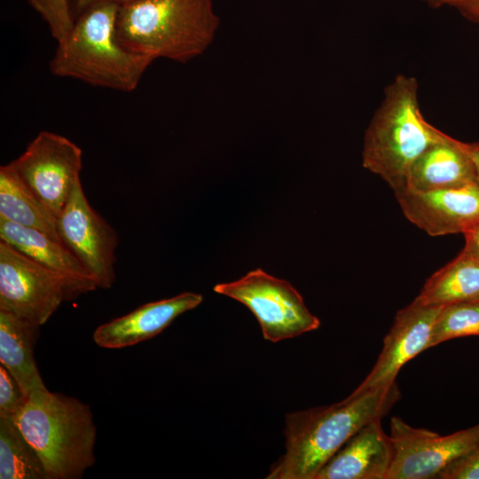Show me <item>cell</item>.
<instances>
[{"instance_id":"5bb4252c","label":"cell","mask_w":479,"mask_h":479,"mask_svg":"<svg viewBox=\"0 0 479 479\" xmlns=\"http://www.w3.org/2000/svg\"><path fill=\"white\" fill-rule=\"evenodd\" d=\"M394 455L389 436L376 419L355 433L320 468L315 479H387Z\"/></svg>"},{"instance_id":"f1b7e54d","label":"cell","mask_w":479,"mask_h":479,"mask_svg":"<svg viewBox=\"0 0 479 479\" xmlns=\"http://www.w3.org/2000/svg\"><path fill=\"white\" fill-rule=\"evenodd\" d=\"M431 8H440L444 6L453 7L457 0H420Z\"/></svg>"},{"instance_id":"7402d4cb","label":"cell","mask_w":479,"mask_h":479,"mask_svg":"<svg viewBox=\"0 0 479 479\" xmlns=\"http://www.w3.org/2000/svg\"><path fill=\"white\" fill-rule=\"evenodd\" d=\"M28 3L47 23L57 43L69 34L75 20L70 12L68 0H28Z\"/></svg>"},{"instance_id":"30bf717a","label":"cell","mask_w":479,"mask_h":479,"mask_svg":"<svg viewBox=\"0 0 479 479\" xmlns=\"http://www.w3.org/2000/svg\"><path fill=\"white\" fill-rule=\"evenodd\" d=\"M60 242L67 247L93 278L98 287L108 289L115 279L114 263L118 235L90 206L81 179L57 217Z\"/></svg>"},{"instance_id":"4fadbf2b","label":"cell","mask_w":479,"mask_h":479,"mask_svg":"<svg viewBox=\"0 0 479 479\" xmlns=\"http://www.w3.org/2000/svg\"><path fill=\"white\" fill-rule=\"evenodd\" d=\"M202 300L200 294L184 292L171 298L145 303L98 326L93 340L105 349L133 346L161 334L179 315L196 308Z\"/></svg>"},{"instance_id":"cb8c5ba5","label":"cell","mask_w":479,"mask_h":479,"mask_svg":"<svg viewBox=\"0 0 479 479\" xmlns=\"http://www.w3.org/2000/svg\"><path fill=\"white\" fill-rule=\"evenodd\" d=\"M437 479H479V444L449 464Z\"/></svg>"},{"instance_id":"44dd1931","label":"cell","mask_w":479,"mask_h":479,"mask_svg":"<svg viewBox=\"0 0 479 479\" xmlns=\"http://www.w3.org/2000/svg\"><path fill=\"white\" fill-rule=\"evenodd\" d=\"M471 335H479V300L442 307L432 328L428 348Z\"/></svg>"},{"instance_id":"d4e9b609","label":"cell","mask_w":479,"mask_h":479,"mask_svg":"<svg viewBox=\"0 0 479 479\" xmlns=\"http://www.w3.org/2000/svg\"><path fill=\"white\" fill-rule=\"evenodd\" d=\"M463 234L465 235V246L461 252L479 263V224Z\"/></svg>"},{"instance_id":"7a4b0ae2","label":"cell","mask_w":479,"mask_h":479,"mask_svg":"<svg viewBox=\"0 0 479 479\" xmlns=\"http://www.w3.org/2000/svg\"><path fill=\"white\" fill-rule=\"evenodd\" d=\"M119 8L116 3L101 2L82 10L69 34L58 43L49 65L51 74L92 86L133 91L153 60L130 51L118 40Z\"/></svg>"},{"instance_id":"8992f818","label":"cell","mask_w":479,"mask_h":479,"mask_svg":"<svg viewBox=\"0 0 479 479\" xmlns=\"http://www.w3.org/2000/svg\"><path fill=\"white\" fill-rule=\"evenodd\" d=\"M96 288L53 271L0 240V310L42 326L63 302Z\"/></svg>"},{"instance_id":"2e32d148","label":"cell","mask_w":479,"mask_h":479,"mask_svg":"<svg viewBox=\"0 0 479 479\" xmlns=\"http://www.w3.org/2000/svg\"><path fill=\"white\" fill-rule=\"evenodd\" d=\"M38 325L13 313L0 310V363L28 397L47 389L34 357Z\"/></svg>"},{"instance_id":"3957f363","label":"cell","mask_w":479,"mask_h":479,"mask_svg":"<svg viewBox=\"0 0 479 479\" xmlns=\"http://www.w3.org/2000/svg\"><path fill=\"white\" fill-rule=\"evenodd\" d=\"M444 135L421 114L417 79L397 75L385 87L365 130L363 167L383 179L394 192L402 191L408 186L415 161Z\"/></svg>"},{"instance_id":"ac0fdd59","label":"cell","mask_w":479,"mask_h":479,"mask_svg":"<svg viewBox=\"0 0 479 479\" xmlns=\"http://www.w3.org/2000/svg\"><path fill=\"white\" fill-rule=\"evenodd\" d=\"M0 218L34 228L60 242L57 217L9 162L0 167Z\"/></svg>"},{"instance_id":"e0dca14e","label":"cell","mask_w":479,"mask_h":479,"mask_svg":"<svg viewBox=\"0 0 479 479\" xmlns=\"http://www.w3.org/2000/svg\"><path fill=\"white\" fill-rule=\"evenodd\" d=\"M0 240L53 271L97 286L91 275L67 247L41 231L0 218Z\"/></svg>"},{"instance_id":"ba28073f","label":"cell","mask_w":479,"mask_h":479,"mask_svg":"<svg viewBox=\"0 0 479 479\" xmlns=\"http://www.w3.org/2000/svg\"><path fill=\"white\" fill-rule=\"evenodd\" d=\"M10 163L58 217L75 184L81 179L82 151L67 137L43 130Z\"/></svg>"},{"instance_id":"52a82bcc","label":"cell","mask_w":479,"mask_h":479,"mask_svg":"<svg viewBox=\"0 0 479 479\" xmlns=\"http://www.w3.org/2000/svg\"><path fill=\"white\" fill-rule=\"evenodd\" d=\"M214 291L247 306L256 318L263 338L271 342L297 337L320 326L289 282L262 269L236 281L216 284Z\"/></svg>"},{"instance_id":"8fae6325","label":"cell","mask_w":479,"mask_h":479,"mask_svg":"<svg viewBox=\"0 0 479 479\" xmlns=\"http://www.w3.org/2000/svg\"><path fill=\"white\" fill-rule=\"evenodd\" d=\"M405 217L430 236L464 233L479 224V184L438 191L395 192Z\"/></svg>"},{"instance_id":"9c48e42d","label":"cell","mask_w":479,"mask_h":479,"mask_svg":"<svg viewBox=\"0 0 479 479\" xmlns=\"http://www.w3.org/2000/svg\"><path fill=\"white\" fill-rule=\"evenodd\" d=\"M389 437L394 455L387 479H437L449 464L479 444V424L441 436L392 417Z\"/></svg>"},{"instance_id":"603a6c76","label":"cell","mask_w":479,"mask_h":479,"mask_svg":"<svg viewBox=\"0 0 479 479\" xmlns=\"http://www.w3.org/2000/svg\"><path fill=\"white\" fill-rule=\"evenodd\" d=\"M27 396L12 373L0 365V417L13 418L25 405Z\"/></svg>"},{"instance_id":"4316f807","label":"cell","mask_w":479,"mask_h":479,"mask_svg":"<svg viewBox=\"0 0 479 479\" xmlns=\"http://www.w3.org/2000/svg\"><path fill=\"white\" fill-rule=\"evenodd\" d=\"M465 146L473 161L475 169L477 182L479 184V142L465 143Z\"/></svg>"},{"instance_id":"ffe728a7","label":"cell","mask_w":479,"mask_h":479,"mask_svg":"<svg viewBox=\"0 0 479 479\" xmlns=\"http://www.w3.org/2000/svg\"><path fill=\"white\" fill-rule=\"evenodd\" d=\"M0 478L47 479L39 456L7 417H0Z\"/></svg>"},{"instance_id":"83f0119b","label":"cell","mask_w":479,"mask_h":479,"mask_svg":"<svg viewBox=\"0 0 479 479\" xmlns=\"http://www.w3.org/2000/svg\"><path fill=\"white\" fill-rule=\"evenodd\" d=\"M138 0H76V6L80 10H83L84 8L88 7L90 4H96V3H101V2H112L116 3L120 5L124 4H129L132 2H136Z\"/></svg>"},{"instance_id":"6da1fadb","label":"cell","mask_w":479,"mask_h":479,"mask_svg":"<svg viewBox=\"0 0 479 479\" xmlns=\"http://www.w3.org/2000/svg\"><path fill=\"white\" fill-rule=\"evenodd\" d=\"M397 382L350 394L339 403L286 414L285 452L268 479H315L326 461L361 428L382 419L400 399Z\"/></svg>"},{"instance_id":"484cf974","label":"cell","mask_w":479,"mask_h":479,"mask_svg":"<svg viewBox=\"0 0 479 479\" xmlns=\"http://www.w3.org/2000/svg\"><path fill=\"white\" fill-rule=\"evenodd\" d=\"M453 7L469 20L479 24V0H457Z\"/></svg>"},{"instance_id":"5b68a950","label":"cell","mask_w":479,"mask_h":479,"mask_svg":"<svg viewBox=\"0 0 479 479\" xmlns=\"http://www.w3.org/2000/svg\"><path fill=\"white\" fill-rule=\"evenodd\" d=\"M12 419L42 460L47 479L81 478L94 465L97 428L88 404L36 390Z\"/></svg>"},{"instance_id":"7c38bea8","label":"cell","mask_w":479,"mask_h":479,"mask_svg":"<svg viewBox=\"0 0 479 479\" xmlns=\"http://www.w3.org/2000/svg\"><path fill=\"white\" fill-rule=\"evenodd\" d=\"M441 309L413 300L398 310L383 340L377 361L365 380L351 393L360 394L394 383L400 369L428 349L432 328Z\"/></svg>"},{"instance_id":"277c9868","label":"cell","mask_w":479,"mask_h":479,"mask_svg":"<svg viewBox=\"0 0 479 479\" xmlns=\"http://www.w3.org/2000/svg\"><path fill=\"white\" fill-rule=\"evenodd\" d=\"M218 27L213 0H138L120 5L116 31L130 51L185 63L204 53Z\"/></svg>"},{"instance_id":"9a60e30c","label":"cell","mask_w":479,"mask_h":479,"mask_svg":"<svg viewBox=\"0 0 479 479\" xmlns=\"http://www.w3.org/2000/svg\"><path fill=\"white\" fill-rule=\"evenodd\" d=\"M475 181V169L465 142L445 134L415 161L408 177L407 187L419 192H430L456 188Z\"/></svg>"},{"instance_id":"d6986e66","label":"cell","mask_w":479,"mask_h":479,"mask_svg":"<svg viewBox=\"0 0 479 479\" xmlns=\"http://www.w3.org/2000/svg\"><path fill=\"white\" fill-rule=\"evenodd\" d=\"M414 300L434 307L478 301L479 263L460 252L426 280Z\"/></svg>"}]
</instances>
